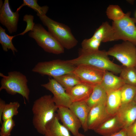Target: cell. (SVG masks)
<instances>
[{
    "instance_id": "cell-1",
    "label": "cell",
    "mask_w": 136,
    "mask_h": 136,
    "mask_svg": "<svg viewBox=\"0 0 136 136\" xmlns=\"http://www.w3.org/2000/svg\"><path fill=\"white\" fill-rule=\"evenodd\" d=\"M58 108L51 95L42 96L34 101L32 108V123L38 133L44 135L46 124L54 117Z\"/></svg>"
},
{
    "instance_id": "cell-2",
    "label": "cell",
    "mask_w": 136,
    "mask_h": 136,
    "mask_svg": "<svg viewBox=\"0 0 136 136\" xmlns=\"http://www.w3.org/2000/svg\"><path fill=\"white\" fill-rule=\"evenodd\" d=\"M67 61L75 66L88 65L116 74H120L122 69V66L110 60L107 51L105 50H99L85 53L79 55L76 58Z\"/></svg>"
},
{
    "instance_id": "cell-3",
    "label": "cell",
    "mask_w": 136,
    "mask_h": 136,
    "mask_svg": "<svg viewBox=\"0 0 136 136\" xmlns=\"http://www.w3.org/2000/svg\"><path fill=\"white\" fill-rule=\"evenodd\" d=\"M8 75L0 73L2 77L1 81L0 91L5 90L9 94L14 95L19 94L28 102L30 90L27 85L28 80L24 74L16 71L8 73Z\"/></svg>"
},
{
    "instance_id": "cell-4",
    "label": "cell",
    "mask_w": 136,
    "mask_h": 136,
    "mask_svg": "<svg viewBox=\"0 0 136 136\" xmlns=\"http://www.w3.org/2000/svg\"><path fill=\"white\" fill-rule=\"evenodd\" d=\"M38 16L48 31L64 48L70 49L76 46L78 41L68 26L52 20L46 15Z\"/></svg>"
},
{
    "instance_id": "cell-5",
    "label": "cell",
    "mask_w": 136,
    "mask_h": 136,
    "mask_svg": "<svg viewBox=\"0 0 136 136\" xmlns=\"http://www.w3.org/2000/svg\"><path fill=\"white\" fill-rule=\"evenodd\" d=\"M28 36L34 39L45 52L56 54L64 52V48L48 31L39 23L35 24Z\"/></svg>"
},
{
    "instance_id": "cell-6",
    "label": "cell",
    "mask_w": 136,
    "mask_h": 136,
    "mask_svg": "<svg viewBox=\"0 0 136 136\" xmlns=\"http://www.w3.org/2000/svg\"><path fill=\"white\" fill-rule=\"evenodd\" d=\"M76 66L67 60L57 59L39 62L32 71L42 76L47 75L53 78L73 72Z\"/></svg>"
},
{
    "instance_id": "cell-7",
    "label": "cell",
    "mask_w": 136,
    "mask_h": 136,
    "mask_svg": "<svg viewBox=\"0 0 136 136\" xmlns=\"http://www.w3.org/2000/svg\"><path fill=\"white\" fill-rule=\"evenodd\" d=\"M130 14V12H127L122 19L113 21L112 26L114 41H128L136 46V18L131 17Z\"/></svg>"
},
{
    "instance_id": "cell-8",
    "label": "cell",
    "mask_w": 136,
    "mask_h": 136,
    "mask_svg": "<svg viewBox=\"0 0 136 136\" xmlns=\"http://www.w3.org/2000/svg\"><path fill=\"white\" fill-rule=\"evenodd\" d=\"M108 55L114 57L123 66L135 67L136 65V47L128 41L115 45L107 51Z\"/></svg>"
},
{
    "instance_id": "cell-9",
    "label": "cell",
    "mask_w": 136,
    "mask_h": 136,
    "mask_svg": "<svg viewBox=\"0 0 136 136\" xmlns=\"http://www.w3.org/2000/svg\"><path fill=\"white\" fill-rule=\"evenodd\" d=\"M105 71L86 64L76 66L73 72L82 82L95 86L100 84Z\"/></svg>"
},
{
    "instance_id": "cell-10",
    "label": "cell",
    "mask_w": 136,
    "mask_h": 136,
    "mask_svg": "<svg viewBox=\"0 0 136 136\" xmlns=\"http://www.w3.org/2000/svg\"><path fill=\"white\" fill-rule=\"evenodd\" d=\"M41 86L53 94V100L58 108L60 107L69 108L73 103L69 94L59 83L53 78H49L47 83Z\"/></svg>"
},
{
    "instance_id": "cell-11",
    "label": "cell",
    "mask_w": 136,
    "mask_h": 136,
    "mask_svg": "<svg viewBox=\"0 0 136 136\" xmlns=\"http://www.w3.org/2000/svg\"><path fill=\"white\" fill-rule=\"evenodd\" d=\"M56 113L62 124L73 135L78 136L81 124L74 113L69 108L63 107L58 108Z\"/></svg>"
},
{
    "instance_id": "cell-12",
    "label": "cell",
    "mask_w": 136,
    "mask_h": 136,
    "mask_svg": "<svg viewBox=\"0 0 136 136\" xmlns=\"http://www.w3.org/2000/svg\"><path fill=\"white\" fill-rule=\"evenodd\" d=\"M19 11L13 12L10 8L9 1L5 0L0 9V22L7 29L10 34L16 32L19 20Z\"/></svg>"
},
{
    "instance_id": "cell-13",
    "label": "cell",
    "mask_w": 136,
    "mask_h": 136,
    "mask_svg": "<svg viewBox=\"0 0 136 136\" xmlns=\"http://www.w3.org/2000/svg\"><path fill=\"white\" fill-rule=\"evenodd\" d=\"M106 105L105 104H98L90 109L87 120L89 130H94L111 117L107 112Z\"/></svg>"
},
{
    "instance_id": "cell-14",
    "label": "cell",
    "mask_w": 136,
    "mask_h": 136,
    "mask_svg": "<svg viewBox=\"0 0 136 136\" xmlns=\"http://www.w3.org/2000/svg\"><path fill=\"white\" fill-rule=\"evenodd\" d=\"M116 115L122 129L127 128L136 120V103L133 100L121 106Z\"/></svg>"
},
{
    "instance_id": "cell-15",
    "label": "cell",
    "mask_w": 136,
    "mask_h": 136,
    "mask_svg": "<svg viewBox=\"0 0 136 136\" xmlns=\"http://www.w3.org/2000/svg\"><path fill=\"white\" fill-rule=\"evenodd\" d=\"M94 86L82 82L74 86L67 92L73 102H86L91 95Z\"/></svg>"
},
{
    "instance_id": "cell-16",
    "label": "cell",
    "mask_w": 136,
    "mask_h": 136,
    "mask_svg": "<svg viewBox=\"0 0 136 136\" xmlns=\"http://www.w3.org/2000/svg\"><path fill=\"white\" fill-rule=\"evenodd\" d=\"M122 129L115 115L108 118L94 131L103 136H110Z\"/></svg>"
},
{
    "instance_id": "cell-17",
    "label": "cell",
    "mask_w": 136,
    "mask_h": 136,
    "mask_svg": "<svg viewBox=\"0 0 136 136\" xmlns=\"http://www.w3.org/2000/svg\"><path fill=\"white\" fill-rule=\"evenodd\" d=\"M81 122V127L85 132L89 130L87 120L90 109L86 102H73L69 107Z\"/></svg>"
},
{
    "instance_id": "cell-18",
    "label": "cell",
    "mask_w": 136,
    "mask_h": 136,
    "mask_svg": "<svg viewBox=\"0 0 136 136\" xmlns=\"http://www.w3.org/2000/svg\"><path fill=\"white\" fill-rule=\"evenodd\" d=\"M125 84L120 76H117L109 71H105L100 84L107 94L120 89Z\"/></svg>"
},
{
    "instance_id": "cell-19",
    "label": "cell",
    "mask_w": 136,
    "mask_h": 136,
    "mask_svg": "<svg viewBox=\"0 0 136 136\" xmlns=\"http://www.w3.org/2000/svg\"><path fill=\"white\" fill-rule=\"evenodd\" d=\"M56 113L54 117L46 124L44 136H72L70 131L59 122Z\"/></svg>"
},
{
    "instance_id": "cell-20",
    "label": "cell",
    "mask_w": 136,
    "mask_h": 136,
    "mask_svg": "<svg viewBox=\"0 0 136 136\" xmlns=\"http://www.w3.org/2000/svg\"><path fill=\"white\" fill-rule=\"evenodd\" d=\"M120 89L107 94L106 108L110 116L115 115L121 106Z\"/></svg>"
},
{
    "instance_id": "cell-21",
    "label": "cell",
    "mask_w": 136,
    "mask_h": 136,
    "mask_svg": "<svg viewBox=\"0 0 136 136\" xmlns=\"http://www.w3.org/2000/svg\"><path fill=\"white\" fill-rule=\"evenodd\" d=\"M92 37L106 42L114 41V32L112 25L107 22H103L96 29Z\"/></svg>"
},
{
    "instance_id": "cell-22",
    "label": "cell",
    "mask_w": 136,
    "mask_h": 136,
    "mask_svg": "<svg viewBox=\"0 0 136 136\" xmlns=\"http://www.w3.org/2000/svg\"><path fill=\"white\" fill-rule=\"evenodd\" d=\"M107 98V93L100 84L94 86L91 95L86 102L91 109L98 104H106Z\"/></svg>"
},
{
    "instance_id": "cell-23",
    "label": "cell",
    "mask_w": 136,
    "mask_h": 136,
    "mask_svg": "<svg viewBox=\"0 0 136 136\" xmlns=\"http://www.w3.org/2000/svg\"><path fill=\"white\" fill-rule=\"evenodd\" d=\"M65 89L66 92L76 85L82 82L73 72L53 78Z\"/></svg>"
},
{
    "instance_id": "cell-24",
    "label": "cell",
    "mask_w": 136,
    "mask_h": 136,
    "mask_svg": "<svg viewBox=\"0 0 136 136\" xmlns=\"http://www.w3.org/2000/svg\"><path fill=\"white\" fill-rule=\"evenodd\" d=\"M17 36L8 35L6 32V29L0 26V43L4 51L6 52L8 50H11L14 55H15V52H18L17 50L12 42L13 39Z\"/></svg>"
},
{
    "instance_id": "cell-25",
    "label": "cell",
    "mask_w": 136,
    "mask_h": 136,
    "mask_svg": "<svg viewBox=\"0 0 136 136\" xmlns=\"http://www.w3.org/2000/svg\"><path fill=\"white\" fill-rule=\"evenodd\" d=\"M120 77L125 84L136 86V69L135 67L122 66Z\"/></svg>"
},
{
    "instance_id": "cell-26",
    "label": "cell",
    "mask_w": 136,
    "mask_h": 136,
    "mask_svg": "<svg viewBox=\"0 0 136 136\" xmlns=\"http://www.w3.org/2000/svg\"><path fill=\"white\" fill-rule=\"evenodd\" d=\"M121 106L132 101L136 94V86L125 84L120 89Z\"/></svg>"
},
{
    "instance_id": "cell-27",
    "label": "cell",
    "mask_w": 136,
    "mask_h": 136,
    "mask_svg": "<svg viewBox=\"0 0 136 136\" xmlns=\"http://www.w3.org/2000/svg\"><path fill=\"white\" fill-rule=\"evenodd\" d=\"M101 42L91 37L84 39L81 43V48L79 51V55L99 50Z\"/></svg>"
},
{
    "instance_id": "cell-28",
    "label": "cell",
    "mask_w": 136,
    "mask_h": 136,
    "mask_svg": "<svg viewBox=\"0 0 136 136\" xmlns=\"http://www.w3.org/2000/svg\"><path fill=\"white\" fill-rule=\"evenodd\" d=\"M37 0H23V3L18 8L16 11H19L23 6H27L37 12V15H46L48 11L49 7L47 6L42 7L39 6L37 3Z\"/></svg>"
},
{
    "instance_id": "cell-29",
    "label": "cell",
    "mask_w": 136,
    "mask_h": 136,
    "mask_svg": "<svg viewBox=\"0 0 136 136\" xmlns=\"http://www.w3.org/2000/svg\"><path fill=\"white\" fill-rule=\"evenodd\" d=\"M20 106L19 103L17 101L6 104L2 114L3 121L13 118L14 116L17 115L18 113V110Z\"/></svg>"
},
{
    "instance_id": "cell-30",
    "label": "cell",
    "mask_w": 136,
    "mask_h": 136,
    "mask_svg": "<svg viewBox=\"0 0 136 136\" xmlns=\"http://www.w3.org/2000/svg\"><path fill=\"white\" fill-rule=\"evenodd\" d=\"M106 13L108 17L113 21H119L126 15L120 7L116 5H110L107 7Z\"/></svg>"
},
{
    "instance_id": "cell-31",
    "label": "cell",
    "mask_w": 136,
    "mask_h": 136,
    "mask_svg": "<svg viewBox=\"0 0 136 136\" xmlns=\"http://www.w3.org/2000/svg\"><path fill=\"white\" fill-rule=\"evenodd\" d=\"M0 128V136H10L11 132L15 125L13 118L3 121Z\"/></svg>"
},
{
    "instance_id": "cell-32",
    "label": "cell",
    "mask_w": 136,
    "mask_h": 136,
    "mask_svg": "<svg viewBox=\"0 0 136 136\" xmlns=\"http://www.w3.org/2000/svg\"><path fill=\"white\" fill-rule=\"evenodd\" d=\"M34 16L30 14H26L23 17V20L27 23V25L25 30L22 33L17 36L23 35L27 32L29 31H32L35 23L33 22Z\"/></svg>"
},
{
    "instance_id": "cell-33",
    "label": "cell",
    "mask_w": 136,
    "mask_h": 136,
    "mask_svg": "<svg viewBox=\"0 0 136 136\" xmlns=\"http://www.w3.org/2000/svg\"><path fill=\"white\" fill-rule=\"evenodd\" d=\"M126 129L128 136H136V120Z\"/></svg>"
},
{
    "instance_id": "cell-34",
    "label": "cell",
    "mask_w": 136,
    "mask_h": 136,
    "mask_svg": "<svg viewBox=\"0 0 136 136\" xmlns=\"http://www.w3.org/2000/svg\"><path fill=\"white\" fill-rule=\"evenodd\" d=\"M5 101L0 98V123L1 124L3 122L2 116L6 104Z\"/></svg>"
},
{
    "instance_id": "cell-35",
    "label": "cell",
    "mask_w": 136,
    "mask_h": 136,
    "mask_svg": "<svg viewBox=\"0 0 136 136\" xmlns=\"http://www.w3.org/2000/svg\"><path fill=\"white\" fill-rule=\"evenodd\" d=\"M110 136H128L126 129L123 128L117 132L111 135Z\"/></svg>"
},
{
    "instance_id": "cell-36",
    "label": "cell",
    "mask_w": 136,
    "mask_h": 136,
    "mask_svg": "<svg viewBox=\"0 0 136 136\" xmlns=\"http://www.w3.org/2000/svg\"><path fill=\"white\" fill-rule=\"evenodd\" d=\"M4 3H3V1L2 0L0 1V9H1L2 8Z\"/></svg>"
},
{
    "instance_id": "cell-37",
    "label": "cell",
    "mask_w": 136,
    "mask_h": 136,
    "mask_svg": "<svg viewBox=\"0 0 136 136\" xmlns=\"http://www.w3.org/2000/svg\"><path fill=\"white\" fill-rule=\"evenodd\" d=\"M133 100L136 103V94L135 95L133 99Z\"/></svg>"
},
{
    "instance_id": "cell-38",
    "label": "cell",
    "mask_w": 136,
    "mask_h": 136,
    "mask_svg": "<svg viewBox=\"0 0 136 136\" xmlns=\"http://www.w3.org/2000/svg\"><path fill=\"white\" fill-rule=\"evenodd\" d=\"M78 136H86L83 134L80 133L79 135Z\"/></svg>"
},
{
    "instance_id": "cell-39",
    "label": "cell",
    "mask_w": 136,
    "mask_h": 136,
    "mask_svg": "<svg viewBox=\"0 0 136 136\" xmlns=\"http://www.w3.org/2000/svg\"><path fill=\"white\" fill-rule=\"evenodd\" d=\"M135 16L136 17V12H135Z\"/></svg>"
},
{
    "instance_id": "cell-40",
    "label": "cell",
    "mask_w": 136,
    "mask_h": 136,
    "mask_svg": "<svg viewBox=\"0 0 136 136\" xmlns=\"http://www.w3.org/2000/svg\"><path fill=\"white\" fill-rule=\"evenodd\" d=\"M135 68L136 69V65L135 66Z\"/></svg>"
}]
</instances>
